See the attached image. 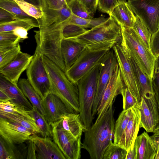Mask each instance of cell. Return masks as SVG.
I'll return each instance as SVG.
<instances>
[{
  "instance_id": "cell-1",
  "label": "cell",
  "mask_w": 159,
  "mask_h": 159,
  "mask_svg": "<svg viewBox=\"0 0 159 159\" xmlns=\"http://www.w3.org/2000/svg\"><path fill=\"white\" fill-rule=\"evenodd\" d=\"M37 21L39 29L34 31L36 48L65 73L66 69L61 55V46L63 30L68 22L63 21L59 16L54 14L44 16Z\"/></svg>"
},
{
  "instance_id": "cell-2",
  "label": "cell",
  "mask_w": 159,
  "mask_h": 159,
  "mask_svg": "<svg viewBox=\"0 0 159 159\" xmlns=\"http://www.w3.org/2000/svg\"><path fill=\"white\" fill-rule=\"evenodd\" d=\"M113 104L84 132L82 147L88 152L92 159H102L106 149L113 138L115 121Z\"/></svg>"
},
{
  "instance_id": "cell-3",
  "label": "cell",
  "mask_w": 159,
  "mask_h": 159,
  "mask_svg": "<svg viewBox=\"0 0 159 159\" xmlns=\"http://www.w3.org/2000/svg\"><path fill=\"white\" fill-rule=\"evenodd\" d=\"M44 66L51 84L50 93L57 96L66 106L69 112L80 113L78 91L59 67L46 56L43 55Z\"/></svg>"
},
{
  "instance_id": "cell-4",
  "label": "cell",
  "mask_w": 159,
  "mask_h": 159,
  "mask_svg": "<svg viewBox=\"0 0 159 159\" xmlns=\"http://www.w3.org/2000/svg\"><path fill=\"white\" fill-rule=\"evenodd\" d=\"M122 35L120 25L111 17L100 25L70 39L92 51L111 49L120 43Z\"/></svg>"
},
{
  "instance_id": "cell-5",
  "label": "cell",
  "mask_w": 159,
  "mask_h": 159,
  "mask_svg": "<svg viewBox=\"0 0 159 159\" xmlns=\"http://www.w3.org/2000/svg\"><path fill=\"white\" fill-rule=\"evenodd\" d=\"M120 46L128 57H132L152 81L156 58L133 28L120 26Z\"/></svg>"
},
{
  "instance_id": "cell-6",
  "label": "cell",
  "mask_w": 159,
  "mask_h": 159,
  "mask_svg": "<svg viewBox=\"0 0 159 159\" xmlns=\"http://www.w3.org/2000/svg\"><path fill=\"white\" fill-rule=\"evenodd\" d=\"M101 63L85 75L76 84L78 91L80 117L87 130L93 124L92 109L101 67Z\"/></svg>"
},
{
  "instance_id": "cell-7",
  "label": "cell",
  "mask_w": 159,
  "mask_h": 159,
  "mask_svg": "<svg viewBox=\"0 0 159 159\" xmlns=\"http://www.w3.org/2000/svg\"><path fill=\"white\" fill-rule=\"evenodd\" d=\"M36 48L33 57L26 70L27 80L42 100L49 93L51 84L45 69L43 56Z\"/></svg>"
},
{
  "instance_id": "cell-8",
  "label": "cell",
  "mask_w": 159,
  "mask_h": 159,
  "mask_svg": "<svg viewBox=\"0 0 159 159\" xmlns=\"http://www.w3.org/2000/svg\"><path fill=\"white\" fill-rule=\"evenodd\" d=\"M110 49L92 51L85 48L75 63L66 71L67 77L76 85L80 80L102 61Z\"/></svg>"
},
{
  "instance_id": "cell-9",
  "label": "cell",
  "mask_w": 159,
  "mask_h": 159,
  "mask_svg": "<svg viewBox=\"0 0 159 159\" xmlns=\"http://www.w3.org/2000/svg\"><path fill=\"white\" fill-rule=\"evenodd\" d=\"M58 121L50 124L53 140L66 159H80L82 148L81 136L75 137L65 131L61 126Z\"/></svg>"
},
{
  "instance_id": "cell-10",
  "label": "cell",
  "mask_w": 159,
  "mask_h": 159,
  "mask_svg": "<svg viewBox=\"0 0 159 159\" xmlns=\"http://www.w3.org/2000/svg\"><path fill=\"white\" fill-rule=\"evenodd\" d=\"M127 2L152 34L155 33L159 29V0H128Z\"/></svg>"
},
{
  "instance_id": "cell-11",
  "label": "cell",
  "mask_w": 159,
  "mask_h": 159,
  "mask_svg": "<svg viewBox=\"0 0 159 159\" xmlns=\"http://www.w3.org/2000/svg\"><path fill=\"white\" fill-rule=\"evenodd\" d=\"M101 64L97 87L92 109L93 117L97 114L104 91L118 65L116 54L112 48L110 49L107 53Z\"/></svg>"
},
{
  "instance_id": "cell-12",
  "label": "cell",
  "mask_w": 159,
  "mask_h": 159,
  "mask_svg": "<svg viewBox=\"0 0 159 159\" xmlns=\"http://www.w3.org/2000/svg\"><path fill=\"white\" fill-rule=\"evenodd\" d=\"M140 112V128L153 132L159 120V110L154 93L145 95L134 106Z\"/></svg>"
},
{
  "instance_id": "cell-13",
  "label": "cell",
  "mask_w": 159,
  "mask_h": 159,
  "mask_svg": "<svg viewBox=\"0 0 159 159\" xmlns=\"http://www.w3.org/2000/svg\"><path fill=\"white\" fill-rule=\"evenodd\" d=\"M112 48L117 58L124 84L139 102L141 99L140 88L129 60L124 53L120 44H116Z\"/></svg>"
},
{
  "instance_id": "cell-14",
  "label": "cell",
  "mask_w": 159,
  "mask_h": 159,
  "mask_svg": "<svg viewBox=\"0 0 159 159\" xmlns=\"http://www.w3.org/2000/svg\"><path fill=\"white\" fill-rule=\"evenodd\" d=\"M125 85L118 64L103 93L97 109L96 114L98 117L95 121L99 120L113 103L117 96L120 94L121 89L125 87Z\"/></svg>"
},
{
  "instance_id": "cell-15",
  "label": "cell",
  "mask_w": 159,
  "mask_h": 159,
  "mask_svg": "<svg viewBox=\"0 0 159 159\" xmlns=\"http://www.w3.org/2000/svg\"><path fill=\"white\" fill-rule=\"evenodd\" d=\"M33 134L30 129L7 118L0 117V136L15 144L23 143Z\"/></svg>"
},
{
  "instance_id": "cell-16",
  "label": "cell",
  "mask_w": 159,
  "mask_h": 159,
  "mask_svg": "<svg viewBox=\"0 0 159 159\" xmlns=\"http://www.w3.org/2000/svg\"><path fill=\"white\" fill-rule=\"evenodd\" d=\"M30 139L36 146V159H66L57 144L50 137H39L32 134Z\"/></svg>"
},
{
  "instance_id": "cell-17",
  "label": "cell",
  "mask_w": 159,
  "mask_h": 159,
  "mask_svg": "<svg viewBox=\"0 0 159 159\" xmlns=\"http://www.w3.org/2000/svg\"><path fill=\"white\" fill-rule=\"evenodd\" d=\"M33 57V55L20 51L11 62L0 69V74L17 84L21 75L27 69Z\"/></svg>"
},
{
  "instance_id": "cell-18",
  "label": "cell",
  "mask_w": 159,
  "mask_h": 159,
  "mask_svg": "<svg viewBox=\"0 0 159 159\" xmlns=\"http://www.w3.org/2000/svg\"><path fill=\"white\" fill-rule=\"evenodd\" d=\"M127 126L117 144L128 151L133 147L140 128L141 114L139 110L134 107Z\"/></svg>"
},
{
  "instance_id": "cell-19",
  "label": "cell",
  "mask_w": 159,
  "mask_h": 159,
  "mask_svg": "<svg viewBox=\"0 0 159 159\" xmlns=\"http://www.w3.org/2000/svg\"><path fill=\"white\" fill-rule=\"evenodd\" d=\"M42 105L44 116L50 124L58 121L64 114L69 112L61 100L52 93L48 94L42 101Z\"/></svg>"
},
{
  "instance_id": "cell-20",
  "label": "cell",
  "mask_w": 159,
  "mask_h": 159,
  "mask_svg": "<svg viewBox=\"0 0 159 159\" xmlns=\"http://www.w3.org/2000/svg\"><path fill=\"white\" fill-rule=\"evenodd\" d=\"M0 90L4 92L11 102L22 106L28 110L33 107L25 97L17 84L10 81L2 75L0 74Z\"/></svg>"
},
{
  "instance_id": "cell-21",
  "label": "cell",
  "mask_w": 159,
  "mask_h": 159,
  "mask_svg": "<svg viewBox=\"0 0 159 159\" xmlns=\"http://www.w3.org/2000/svg\"><path fill=\"white\" fill-rule=\"evenodd\" d=\"M85 48L70 38H63L61 46L62 58L66 71L75 63Z\"/></svg>"
},
{
  "instance_id": "cell-22",
  "label": "cell",
  "mask_w": 159,
  "mask_h": 159,
  "mask_svg": "<svg viewBox=\"0 0 159 159\" xmlns=\"http://www.w3.org/2000/svg\"><path fill=\"white\" fill-rule=\"evenodd\" d=\"M134 146L136 150L137 159H154L156 149L147 132H144L137 136Z\"/></svg>"
},
{
  "instance_id": "cell-23",
  "label": "cell",
  "mask_w": 159,
  "mask_h": 159,
  "mask_svg": "<svg viewBox=\"0 0 159 159\" xmlns=\"http://www.w3.org/2000/svg\"><path fill=\"white\" fill-rule=\"evenodd\" d=\"M58 122L65 131L76 138L81 136L82 133L87 130L81 120L80 113L67 112Z\"/></svg>"
},
{
  "instance_id": "cell-24",
  "label": "cell",
  "mask_w": 159,
  "mask_h": 159,
  "mask_svg": "<svg viewBox=\"0 0 159 159\" xmlns=\"http://www.w3.org/2000/svg\"><path fill=\"white\" fill-rule=\"evenodd\" d=\"M20 144L19 147L0 136V159H20L27 157V146Z\"/></svg>"
},
{
  "instance_id": "cell-25",
  "label": "cell",
  "mask_w": 159,
  "mask_h": 159,
  "mask_svg": "<svg viewBox=\"0 0 159 159\" xmlns=\"http://www.w3.org/2000/svg\"><path fill=\"white\" fill-rule=\"evenodd\" d=\"M119 24L128 28H133L135 15L127 2L116 7L109 15Z\"/></svg>"
},
{
  "instance_id": "cell-26",
  "label": "cell",
  "mask_w": 159,
  "mask_h": 159,
  "mask_svg": "<svg viewBox=\"0 0 159 159\" xmlns=\"http://www.w3.org/2000/svg\"><path fill=\"white\" fill-rule=\"evenodd\" d=\"M17 84L32 106L36 107L40 112L45 116V113L42 105V100L28 80L24 78L20 79L18 81Z\"/></svg>"
},
{
  "instance_id": "cell-27",
  "label": "cell",
  "mask_w": 159,
  "mask_h": 159,
  "mask_svg": "<svg viewBox=\"0 0 159 159\" xmlns=\"http://www.w3.org/2000/svg\"><path fill=\"white\" fill-rule=\"evenodd\" d=\"M128 58L130 62L135 75L139 84L141 97L148 94L154 93L152 81L132 57Z\"/></svg>"
},
{
  "instance_id": "cell-28",
  "label": "cell",
  "mask_w": 159,
  "mask_h": 159,
  "mask_svg": "<svg viewBox=\"0 0 159 159\" xmlns=\"http://www.w3.org/2000/svg\"><path fill=\"white\" fill-rule=\"evenodd\" d=\"M0 117L7 118L16 122L30 130L34 134H40V131L35 120L18 113H12L0 112Z\"/></svg>"
},
{
  "instance_id": "cell-29",
  "label": "cell",
  "mask_w": 159,
  "mask_h": 159,
  "mask_svg": "<svg viewBox=\"0 0 159 159\" xmlns=\"http://www.w3.org/2000/svg\"><path fill=\"white\" fill-rule=\"evenodd\" d=\"M22 27L28 31L34 27H39L37 20L28 18L16 20L11 22L0 24V32L13 31L16 28Z\"/></svg>"
},
{
  "instance_id": "cell-30",
  "label": "cell",
  "mask_w": 159,
  "mask_h": 159,
  "mask_svg": "<svg viewBox=\"0 0 159 159\" xmlns=\"http://www.w3.org/2000/svg\"><path fill=\"white\" fill-rule=\"evenodd\" d=\"M131 111V108L127 110H123L115 122L113 137L114 144L118 143L129 120Z\"/></svg>"
},
{
  "instance_id": "cell-31",
  "label": "cell",
  "mask_w": 159,
  "mask_h": 159,
  "mask_svg": "<svg viewBox=\"0 0 159 159\" xmlns=\"http://www.w3.org/2000/svg\"><path fill=\"white\" fill-rule=\"evenodd\" d=\"M31 110L32 115L40 131V134L43 137H52V129L51 125L48 123L45 116L38 109L33 106Z\"/></svg>"
},
{
  "instance_id": "cell-32",
  "label": "cell",
  "mask_w": 159,
  "mask_h": 159,
  "mask_svg": "<svg viewBox=\"0 0 159 159\" xmlns=\"http://www.w3.org/2000/svg\"><path fill=\"white\" fill-rule=\"evenodd\" d=\"M0 112L19 114L34 120L32 115L31 110H28L24 107L10 101L0 102Z\"/></svg>"
},
{
  "instance_id": "cell-33",
  "label": "cell",
  "mask_w": 159,
  "mask_h": 159,
  "mask_svg": "<svg viewBox=\"0 0 159 159\" xmlns=\"http://www.w3.org/2000/svg\"><path fill=\"white\" fill-rule=\"evenodd\" d=\"M21 41L13 31L0 32V52L16 46Z\"/></svg>"
},
{
  "instance_id": "cell-34",
  "label": "cell",
  "mask_w": 159,
  "mask_h": 159,
  "mask_svg": "<svg viewBox=\"0 0 159 159\" xmlns=\"http://www.w3.org/2000/svg\"><path fill=\"white\" fill-rule=\"evenodd\" d=\"M0 8L10 12L17 20L33 18L24 12L14 0H0Z\"/></svg>"
},
{
  "instance_id": "cell-35",
  "label": "cell",
  "mask_w": 159,
  "mask_h": 159,
  "mask_svg": "<svg viewBox=\"0 0 159 159\" xmlns=\"http://www.w3.org/2000/svg\"><path fill=\"white\" fill-rule=\"evenodd\" d=\"M127 151L111 141L106 149L102 159H126Z\"/></svg>"
},
{
  "instance_id": "cell-36",
  "label": "cell",
  "mask_w": 159,
  "mask_h": 159,
  "mask_svg": "<svg viewBox=\"0 0 159 159\" xmlns=\"http://www.w3.org/2000/svg\"><path fill=\"white\" fill-rule=\"evenodd\" d=\"M137 32L147 47L150 49V41L152 34L145 24L135 15L133 28Z\"/></svg>"
},
{
  "instance_id": "cell-37",
  "label": "cell",
  "mask_w": 159,
  "mask_h": 159,
  "mask_svg": "<svg viewBox=\"0 0 159 159\" xmlns=\"http://www.w3.org/2000/svg\"><path fill=\"white\" fill-rule=\"evenodd\" d=\"M21 9L29 16L36 20L42 16L43 12L40 7L34 5L23 0H14Z\"/></svg>"
},
{
  "instance_id": "cell-38",
  "label": "cell",
  "mask_w": 159,
  "mask_h": 159,
  "mask_svg": "<svg viewBox=\"0 0 159 159\" xmlns=\"http://www.w3.org/2000/svg\"><path fill=\"white\" fill-rule=\"evenodd\" d=\"M21 51L19 44L10 49L0 52V69L11 62Z\"/></svg>"
},
{
  "instance_id": "cell-39",
  "label": "cell",
  "mask_w": 159,
  "mask_h": 159,
  "mask_svg": "<svg viewBox=\"0 0 159 159\" xmlns=\"http://www.w3.org/2000/svg\"><path fill=\"white\" fill-rule=\"evenodd\" d=\"M67 5L72 14L77 16L88 19L93 18L77 0H69Z\"/></svg>"
},
{
  "instance_id": "cell-40",
  "label": "cell",
  "mask_w": 159,
  "mask_h": 159,
  "mask_svg": "<svg viewBox=\"0 0 159 159\" xmlns=\"http://www.w3.org/2000/svg\"><path fill=\"white\" fill-rule=\"evenodd\" d=\"M87 30L86 28L74 24H68L63 28V38H71L81 35Z\"/></svg>"
},
{
  "instance_id": "cell-41",
  "label": "cell",
  "mask_w": 159,
  "mask_h": 159,
  "mask_svg": "<svg viewBox=\"0 0 159 159\" xmlns=\"http://www.w3.org/2000/svg\"><path fill=\"white\" fill-rule=\"evenodd\" d=\"M125 2V0H98V7L100 11L110 15L116 7Z\"/></svg>"
},
{
  "instance_id": "cell-42",
  "label": "cell",
  "mask_w": 159,
  "mask_h": 159,
  "mask_svg": "<svg viewBox=\"0 0 159 159\" xmlns=\"http://www.w3.org/2000/svg\"><path fill=\"white\" fill-rule=\"evenodd\" d=\"M123 99V110H126L134 106L138 102L129 89L125 87L120 91Z\"/></svg>"
},
{
  "instance_id": "cell-43",
  "label": "cell",
  "mask_w": 159,
  "mask_h": 159,
  "mask_svg": "<svg viewBox=\"0 0 159 159\" xmlns=\"http://www.w3.org/2000/svg\"><path fill=\"white\" fill-rule=\"evenodd\" d=\"M152 83L159 110V56L156 57Z\"/></svg>"
},
{
  "instance_id": "cell-44",
  "label": "cell",
  "mask_w": 159,
  "mask_h": 159,
  "mask_svg": "<svg viewBox=\"0 0 159 159\" xmlns=\"http://www.w3.org/2000/svg\"><path fill=\"white\" fill-rule=\"evenodd\" d=\"M41 1L43 11L48 9L59 10L66 5L60 0H41Z\"/></svg>"
},
{
  "instance_id": "cell-45",
  "label": "cell",
  "mask_w": 159,
  "mask_h": 159,
  "mask_svg": "<svg viewBox=\"0 0 159 159\" xmlns=\"http://www.w3.org/2000/svg\"><path fill=\"white\" fill-rule=\"evenodd\" d=\"M150 49L156 58L159 56V29L152 35L150 44Z\"/></svg>"
},
{
  "instance_id": "cell-46",
  "label": "cell",
  "mask_w": 159,
  "mask_h": 159,
  "mask_svg": "<svg viewBox=\"0 0 159 159\" xmlns=\"http://www.w3.org/2000/svg\"><path fill=\"white\" fill-rule=\"evenodd\" d=\"M92 16L98 7V0H77Z\"/></svg>"
},
{
  "instance_id": "cell-47",
  "label": "cell",
  "mask_w": 159,
  "mask_h": 159,
  "mask_svg": "<svg viewBox=\"0 0 159 159\" xmlns=\"http://www.w3.org/2000/svg\"><path fill=\"white\" fill-rule=\"evenodd\" d=\"M90 19L84 18L72 14L69 21V24L76 25L85 28H88Z\"/></svg>"
},
{
  "instance_id": "cell-48",
  "label": "cell",
  "mask_w": 159,
  "mask_h": 159,
  "mask_svg": "<svg viewBox=\"0 0 159 159\" xmlns=\"http://www.w3.org/2000/svg\"><path fill=\"white\" fill-rule=\"evenodd\" d=\"M17 20L16 16L8 11L0 8V24Z\"/></svg>"
},
{
  "instance_id": "cell-49",
  "label": "cell",
  "mask_w": 159,
  "mask_h": 159,
  "mask_svg": "<svg viewBox=\"0 0 159 159\" xmlns=\"http://www.w3.org/2000/svg\"><path fill=\"white\" fill-rule=\"evenodd\" d=\"M27 159H36V146L34 143L31 140L27 141Z\"/></svg>"
},
{
  "instance_id": "cell-50",
  "label": "cell",
  "mask_w": 159,
  "mask_h": 159,
  "mask_svg": "<svg viewBox=\"0 0 159 159\" xmlns=\"http://www.w3.org/2000/svg\"><path fill=\"white\" fill-rule=\"evenodd\" d=\"M108 19V18H105L103 16L97 18H93L90 20L88 28L91 29L98 26L105 22Z\"/></svg>"
},
{
  "instance_id": "cell-51",
  "label": "cell",
  "mask_w": 159,
  "mask_h": 159,
  "mask_svg": "<svg viewBox=\"0 0 159 159\" xmlns=\"http://www.w3.org/2000/svg\"><path fill=\"white\" fill-rule=\"evenodd\" d=\"M28 31L24 28L18 27L13 31L14 33L22 41L28 38Z\"/></svg>"
},
{
  "instance_id": "cell-52",
  "label": "cell",
  "mask_w": 159,
  "mask_h": 159,
  "mask_svg": "<svg viewBox=\"0 0 159 159\" xmlns=\"http://www.w3.org/2000/svg\"><path fill=\"white\" fill-rule=\"evenodd\" d=\"M150 137L156 149L154 159H159V134H154Z\"/></svg>"
},
{
  "instance_id": "cell-53",
  "label": "cell",
  "mask_w": 159,
  "mask_h": 159,
  "mask_svg": "<svg viewBox=\"0 0 159 159\" xmlns=\"http://www.w3.org/2000/svg\"><path fill=\"white\" fill-rule=\"evenodd\" d=\"M126 159H137L136 152L134 145L127 151Z\"/></svg>"
},
{
  "instance_id": "cell-54",
  "label": "cell",
  "mask_w": 159,
  "mask_h": 159,
  "mask_svg": "<svg viewBox=\"0 0 159 159\" xmlns=\"http://www.w3.org/2000/svg\"><path fill=\"white\" fill-rule=\"evenodd\" d=\"M34 5L41 7V0H23Z\"/></svg>"
},
{
  "instance_id": "cell-55",
  "label": "cell",
  "mask_w": 159,
  "mask_h": 159,
  "mask_svg": "<svg viewBox=\"0 0 159 159\" xmlns=\"http://www.w3.org/2000/svg\"><path fill=\"white\" fill-rule=\"evenodd\" d=\"M9 101V99L7 95L3 92L0 90V102Z\"/></svg>"
},
{
  "instance_id": "cell-56",
  "label": "cell",
  "mask_w": 159,
  "mask_h": 159,
  "mask_svg": "<svg viewBox=\"0 0 159 159\" xmlns=\"http://www.w3.org/2000/svg\"><path fill=\"white\" fill-rule=\"evenodd\" d=\"M153 133L154 134H159V120Z\"/></svg>"
},
{
  "instance_id": "cell-57",
  "label": "cell",
  "mask_w": 159,
  "mask_h": 159,
  "mask_svg": "<svg viewBox=\"0 0 159 159\" xmlns=\"http://www.w3.org/2000/svg\"><path fill=\"white\" fill-rule=\"evenodd\" d=\"M61 2H62L64 4L67 5L68 3L69 0H60Z\"/></svg>"
}]
</instances>
